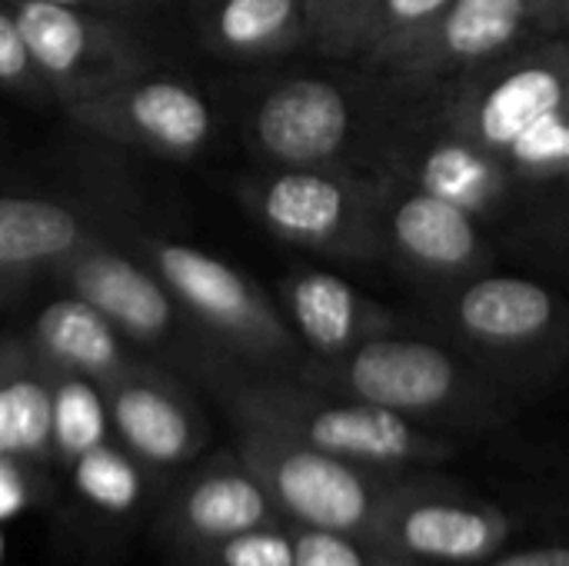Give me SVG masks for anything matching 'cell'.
<instances>
[{
    "mask_svg": "<svg viewBox=\"0 0 569 566\" xmlns=\"http://www.w3.org/2000/svg\"><path fill=\"white\" fill-rule=\"evenodd\" d=\"M107 434V410L100 394L80 380V377H60L50 387V437L53 444L70 454L80 457L83 450L103 444Z\"/></svg>",
    "mask_w": 569,
    "mask_h": 566,
    "instance_id": "cell-24",
    "label": "cell"
},
{
    "mask_svg": "<svg viewBox=\"0 0 569 566\" xmlns=\"http://www.w3.org/2000/svg\"><path fill=\"white\" fill-rule=\"evenodd\" d=\"M60 264L73 297L90 304L107 324H113V330L137 340H157L173 327V300L167 287L130 257L83 244Z\"/></svg>",
    "mask_w": 569,
    "mask_h": 566,
    "instance_id": "cell-11",
    "label": "cell"
},
{
    "mask_svg": "<svg viewBox=\"0 0 569 566\" xmlns=\"http://www.w3.org/2000/svg\"><path fill=\"white\" fill-rule=\"evenodd\" d=\"M120 437L150 464H177L193 450V424L177 397L150 380H120L110 394Z\"/></svg>",
    "mask_w": 569,
    "mask_h": 566,
    "instance_id": "cell-18",
    "label": "cell"
},
{
    "mask_svg": "<svg viewBox=\"0 0 569 566\" xmlns=\"http://www.w3.org/2000/svg\"><path fill=\"white\" fill-rule=\"evenodd\" d=\"M417 183L473 214V207H487L493 200V193L503 183V170L490 157H483L480 150L450 133L447 140H437L423 153Z\"/></svg>",
    "mask_w": 569,
    "mask_h": 566,
    "instance_id": "cell-22",
    "label": "cell"
},
{
    "mask_svg": "<svg viewBox=\"0 0 569 566\" xmlns=\"http://www.w3.org/2000/svg\"><path fill=\"white\" fill-rule=\"evenodd\" d=\"M203 43L240 63H260L310 47L307 0H197Z\"/></svg>",
    "mask_w": 569,
    "mask_h": 566,
    "instance_id": "cell-13",
    "label": "cell"
},
{
    "mask_svg": "<svg viewBox=\"0 0 569 566\" xmlns=\"http://www.w3.org/2000/svg\"><path fill=\"white\" fill-rule=\"evenodd\" d=\"M223 566H293V547L280 534L247 530L223 537L220 547Z\"/></svg>",
    "mask_w": 569,
    "mask_h": 566,
    "instance_id": "cell-28",
    "label": "cell"
},
{
    "mask_svg": "<svg viewBox=\"0 0 569 566\" xmlns=\"http://www.w3.org/2000/svg\"><path fill=\"white\" fill-rule=\"evenodd\" d=\"M337 3H343V0H307V7H310V27H313L323 13H330Z\"/></svg>",
    "mask_w": 569,
    "mask_h": 566,
    "instance_id": "cell-33",
    "label": "cell"
},
{
    "mask_svg": "<svg viewBox=\"0 0 569 566\" xmlns=\"http://www.w3.org/2000/svg\"><path fill=\"white\" fill-rule=\"evenodd\" d=\"M447 7L450 0H343L310 27V47L327 57L377 67Z\"/></svg>",
    "mask_w": 569,
    "mask_h": 566,
    "instance_id": "cell-14",
    "label": "cell"
},
{
    "mask_svg": "<svg viewBox=\"0 0 569 566\" xmlns=\"http://www.w3.org/2000/svg\"><path fill=\"white\" fill-rule=\"evenodd\" d=\"M20 504H23L20 480H17V474L10 470V464H3V457H0V517L13 514Z\"/></svg>",
    "mask_w": 569,
    "mask_h": 566,
    "instance_id": "cell-32",
    "label": "cell"
},
{
    "mask_svg": "<svg viewBox=\"0 0 569 566\" xmlns=\"http://www.w3.org/2000/svg\"><path fill=\"white\" fill-rule=\"evenodd\" d=\"M457 327L483 347H530L557 324V297L523 277H483L453 304Z\"/></svg>",
    "mask_w": 569,
    "mask_h": 566,
    "instance_id": "cell-15",
    "label": "cell"
},
{
    "mask_svg": "<svg viewBox=\"0 0 569 566\" xmlns=\"http://www.w3.org/2000/svg\"><path fill=\"white\" fill-rule=\"evenodd\" d=\"M47 3H63V7H80L93 13H130V10H147L163 0H47Z\"/></svg>",
    "mask_w": 569,
    "mask_h": 566,
    "instance_id": "cell-30",
    "label": "cell"
},
{
    "mask_svg": "<svg viewBox=\"0 0 569 566\" xmlns=\"http://www.w3.org/2000/svg\"><path fill=\"white\" fill-rule=\"evenodd\" d=\"M383 234L410 267L440 277L470 270L483 250L473 214L423 187H410L393 200L383 214Z\"/></svg>",
    "mask_w": 569,
    "mask_h": 566,
    "instance_id": "cell-12",
    "label": "cell"
},
{
    "mask_svg": "<svg viewBox=\"0 0 569 566\" xmlns=\"http://www.w3.org/2000/svg\"><path fill=\"white\" fill-rule=\"evenodd\" d=\"M260 457L277 490V500L303 524L333 534L363 524L370 510L367 484L340 457H330L307 444L290 447L280 440H263Z\"/></svg>",
    "mask_w": 569,
    "mask_h": 566,
    "instance_id": "cell-10",
    "label": "cell"
},
{
    "mask_svg": "<svg viewBox=\"0 0 569 566\" xmlns=\"http://www.w3.org/2000/svg\"><path fill=\"white\" fill-rule=\"evenodd\" d=\"M253 407L297 434L307 447L340 460L347 457L370 464H400L430 454V444L403 420V414L367 400L307 404L283 390H267L253 397Z\"/></svg>",
    "mask_w": 569,
    "mask_h": 566,
    "instance_id": "cell-8",
    "label": "cell"
},
{
    "mask_svg": "<svg viewBox=\"0 0 569 566\" xmlns=\"http://www.w3.org/2000/svg\"><path fill=\"white\" fill-rule=\"evenodd\" d=\"M73 480H77V490L90 504H97L100 510H110V514L130 510L140 497V477H137L133 464L103 444H97L77 457Z\"/></svg>",
    "mask_w": 569,
    "mask_h": 566,
    "instance_id": "cell-26",
    "label": "cell"
},
{
    "mask_svg": "<svg viewBox=\"0 0 569 566\" xmlns=\"http://www.w3.org/2000/svg\"><path fill=\"white\" fill-rule=\"evenodd\" d=\"M0 87L17 90L23 97H37V100H50L43 80L37 77L23 40L17 33V23L7 10V0H0Z\"/></svg>",
    "mask_w": 569,
    "mask_h": 566,
    "instance_id": "cell-27",
    "label": "cell"
},
{
    "mask_svg": "<svg viewBox=\"0 0 569 566\" xmlns=\"http://www.w3.org/2000/svg\"><path fill=\"white\" fill-rule=\"evenodd\" d=\"M3 547H7V540H3V530H0V557H3Z\"/></svg>",
    "mask_w": 569,
    "mask_h": 566,
    "instance_id": "cell-34",
    "label": "cell"
},
{
    "mask_svg": "<svg viewBox=\"0 0 569 566\" xmlns=\"http://www.w3.org/2000/svg\"><path fill=\"white\" fill-rule=\"evenodd\" d=\"M33 340L53 364L110 380L120 370V344L113 324H107L80 297H60L47 304L33 320Z\"/></svg>",
    "mask_w": 569,
    "mask_h": 566,
    "instance_id": "cell-17",
    "label": "cell"
},
{
    "mask_svg": "<svg viewBox=\"0 0 569 566\" xmlns=\"http://www.w3.org/2000/svg\"><path fill=\"white\" fill-rule=\"evenodd\" d=\"M187 527L200 537H233L257 530L267 520V497L263 490L240 474H210L197 480L183 500Z\"/></svg>",
    "mask_w": 569,
    "mask_h": 566,
    "instance_id": "cell-21",
    "label": "cell"
},
{
    "mask_svg": "<svg viewBox=\"0 0 569 566\" xmlns=\"http://www.w3.org/2000/svg\"><path fill=\"white\" fill-rule=\"evenodd\" d=\"M247 190L257 220L283 244L337 257L383 247V187L343 167H280Z\"/></svg>",
    "mask_w": 569,
    "mask_h": 566,
    "instance_id": "cell-1",
    "label": "cell"
},
{
    "mask_svg": "<svg viewBox=\"0 0 569 566\" xmlns=\"http://www.w3.org/2000/svg\"><path fill=\"white\" fill-rule=\"evenodd\" d=\"M293 547V566H363V557L353 544L337 537L333 530H310Z\"/></svg>",
    "mask_w": 569,
    "mask_h": 566,
    "instance_id": "cell-29",
    "label": "cell"
},
{
    "mask_svg": "<svg viewBox=\"0 0 569 566\" xmlns=\"http://www.w3.org/2000/svg\"><path fill=\"white\" fill-rule=\"evenodd\" d=\"M400 544L427 560L463 564L483 557L497 540L493 517L453 504H417L397 524Z\"/></svg>",
    "mask_w": 569,
    "mask_h": 566,
    "instance_id": "cell-20",
    "label": "cell"
},
{
    "mask_svg": "<svg viewBox=\"0 0 569 566\" xmlns=\"http://www.w3.org/2000/svg\"><path fill=\"white\" fill-rule=\"evenodd\" d=\"M23 50L60 107L153 70V53L110 13L47 0H7Z\"/></svg>",
    "mask_w": 569,
    "mask_h": 566,
    "instance_id": "cell-3",
    "label": "cell"
},
{
    "mask_svg": "<svg viewBox=\"0 0 569 566\" xmlns=\"http://www.w3.org/2000/svg\"><path fill=\"white\" fill-rule=\"evenodd\" d=\"M353 133V100L327 77L280 80L250 113V140L277 167H343Z\"/></svg>",
    "mask_w": 569,
    "mask_h": 566,
    "instance_id": "cell-7",
    "label": "cell"
},
{
    "mask_svg": "<svg viewBox=\"0 0 569 566\" xmlns=\"http://www.w3.org/2000/svg\"><path fill=\"white\" fill-rule=\"evenodd\" d=\"M63 113L97 137L167 157H190L203 150L213 130V117L200 90L183 80L150 73L67 103Z\"/></svg>",
    "mask_w": 569,
    "mask_h": 566,
    "instance_id": "cell-6",
    "label": "cell"
},
{
    "mask_svg": "<svg viewBox=\"0 0 569 566\" xmlns=\"http://www.w3.org/2000/svg\"><path fill=\"white\" fill-rule=\"evenodd\" d=\"M569 57L560 37L537 40L463 70L447 107L453 137L490 157L503 153L547 113L567 110Z\"/></svg>",
    "mask_w": 569,
    "mask_h": 566,
    "instance_id": "cell-2",
    "label": "cell"
},
{
    "mask_svg": "<svg viewBox=\"0 0 569 566\" xmlns=\"http://www.w3.org/2000/svg\"><path fill=\"white\" fill-rule=\"evenodd\" d=\"M497 566H569V554L563 547H540V550L513 554Z\"/></svg>",
    "mask_w": 569,
    "mask_h": 566,
    "instance_id": "cell-31",
    "label": "cell"
},
{
    "mask_svg": "<svg viewBox=\"0 0 569 566\" xmlns=\"http://www.w3.org/2000/svg\"><path fill=\"white\" fill-rule=\"evenodd\" d=\"M147 254L167 294H173L220 340L263 357L297 350L277 307L230 264L180 240H150Z\"/></svg>",
    "mask_w": 569,
    "mask_h": 566,
    "instance_id": "cell-5",
    "label": "cell"
},
{
    "mask_svg": "<svg viewBox=\"0 0 569 566\" xmlns=\"http://www.w3.org/2000/svg\"><path fill=\"white\" fill-rule=\"evenodd\" d=\"M283 307L300 340L320 357H343L383 317L380 307L367 304L347 280L327 270L293 274L283 284Z\"/></svg>",
    "mask_w": 569,
    "mask_h": 566,
    "instance_id": "cell-16",
    "label": "cell"
},
{
    "mask_svg": "<svg viewBox=\"0 0 569 566\" xmlns=\"http://www.w3.org/2000/svg\"><path fill=\"white\" fill-rule=\"evenodd\" d=\"M50 440V387L23 370H0V457L40 454Z\"/></svg>",
    "mask_w": 569,
    "mask_h": 566,
    "instance_id": "cell-23",
    "label": "cell"
},
{
    "mask_svg": "<svg viewBox=\"0 0 569 566\" xmlns=\"http://www.w3.org/2000/svg\"><path fill=\"white\" fill-rule=\"evenodd\" d=\"M343 384L357 400L393 414H427L460 390L457 360L437 344L403 337H370L343 354Z\"/></svg>",
    "mask_w": 569,
    "mask_h": 566,
    "instance_id": "cell-9",
    "label": "cell"
},
{
    "mask_svg": "<svg viewBox=\"0 0 569 566\" xmlns=\"http://www.w3.org/2000/svg\"><path fill=\"white\" fill-rule=\"evenodd\" d=\"M569 163V123L567 110L547 113L537 120L500 160L503 173H517L523 180H557Z\"/></svg>",
    "mask_w": 569,
    "mask_h": 566,
    "instance_id": "cell-25",
    "label": "cell"
},
{
    "mask_svg": "<svg viewBox=\"0 0 569 566\" xmlns=\"http://www.w3.org/2000/svg\"><path fill=\"white\" fill-rule=\"evenodd\" d=\"M80 247L83 224L77 210L43 197H0V267L57 264Z\"/></svg>",
    "mask_w": 569,
    "mask_h": 566,
    "instance_id": "cell-19",
    "label": "cell"
},
{
    "mask_svg": "<svg viewBox=\"0 0 569 566\" xmlns=\"http://www.w3.org/2000/svg\"><path fill=\"white\" fill-rule=\"evenodd\" d=\"M569 0H450L413 40L390 50L373 70L410 83L453 80L517 47L560 37Z\"/></svg>",
    "mask_w": 569,
    "mask_h": 566,
    "instance_id": "cell-4",
    "label": "cell"
}]
</instances>
